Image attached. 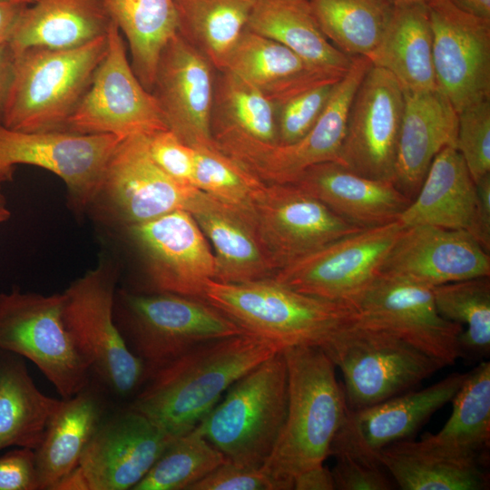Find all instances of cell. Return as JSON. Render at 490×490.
<instances>
[{"mask_svg":"<svg viewBox=\"0 0 490 490\" xmlns=\"http://www.w3.org/2000/svg\"><path fill=\"white\" fill-rule=\"evenodd\" d=\"M339 80L310 86L274 103L277 143H292L309 132L322 114Z\"/></svg>","mask_w":490,"mask_h":490,"instance_id":"cell-43","label":"cell"},{"mask_svg":"<svg viewBox=\"0 0 490 490\" xmlns=\"http://www.w3.org/2000/svg\"><path fill=\"white\" fill-rule=\"evenodd\" d=\"M121 138L67 131L19 132L0 125V178L13 179L15 165L41 167L61 178L77 211L93 203L108 162Z\"/></svg>","mask_w":490,"mask_h":490,"instance_id":"cell-12","label":"cell"},{"mask_svg":"<svg viewBox=\"0 0 490 490\" xmlns=\"http://www.w3.org/2000/svg\"><path fill=\"white\" fill-rule=\"evenodd\" d=\"M189 490H280L261 468L237 466L227 459Z\"/></svg>","mask_w":490,"mask_h":490,"instance_id":"cell-46","label":"cell"},{"mask_svg":"<svg viewBox=\"0 0 490 490\" xmlns=\"http://www.w3.org/2000/svg\"><path fill=\"white\" fill-rule=\"evenodd\" d=\"M108 48L107 34L72 49L33 46L15 54L2 125L64 131Z\"/></svg>","mask_w":490,"mask_h":490,"instance_id":"cell-4","label":"cell"},{"mask_svg":"<svg viewBox=\"0 0 490 490\" xmlns=\"http://www.w3.org/2000/svg\"><path fill=\"white\" fill-rule=\"evenodd\" d=\"M217 70L179 34L163 46L152 93L169 131L193 149L217 148L211 112Z\"/></svg>","mask_w":490,"mask_h":490,"instance_id":"cell-19","label":"cell"},{"mask_svg":"<svg viewBox=\"0 0 490 490\" xmlns=\"http://www.w3.org/2000/svg\"><path fill=\"white\" fill-rule=\"evenodd\" d=\"M348 305L357 324L388 332L445 367L461 357L463 327L439 314L430 287L379 274Z\"/></svg>","mask_w":490,"mask_h":490,"instance_id":"cell-14","label":"cell"},{"mask_svg":"<svg viewBox=\"0 0 490 490\" xmlns=\"http://www.w3.org/2000/svg\"><path fill=\"white\" fill-rule=\"evenodd\" d=\"M456 148L475 182L490 173V99L475 103L458 113Z\"/></svg>","mask_w":490,"mask_h":490,"instance_id":"cell-44","label":"cell"},{"mask_svg":"<svg viewBox=\"0 0 490 490\" xmlns=\"http://www.w3.org/2000/svg\"><path fill=\"white\" fill-rule=\"evenodd\" d=\"M127 230L145 265L148 293L204 299L206 285L215 279V259L188 211L175 210Z\"/></svg>","mask_w":490,"mask_h":490,"instance_id":"cell-17","label":"cell"},{"mask_svg":"<svg viewBox=\"0 0 490 490\" xmlns=\"http://www.w3.org/2000/svg\"><path fill=\"white\" fill-rule=\"evenodd\" d=\"M281 348L244 332L199 344L145 378L128 406L168 434L193 429L223 392Z\"/></svg>","mask_w":490,"mask_h":490,"instance_id":"cell-1","label":"cell"},{"mask_svg":"<svg viewBox=\"0 0 490 490\" xmlns=\"http://www.w3.org/2000/svg\"><path fill=\"white\" fill-rule=\"evenodd\" d=\"M113 20L102 0H35L22 11L9 44L72 49L107 34Z\"/></svg>","mask_w":490,"mask_h":490,"instance_id":"cell-31","label":"cell"},{"mask_svg":"<svg viewBox=\"0 0 490 490\" xmlns=\"http://www.w3.org/2000/svg\"><path fill=\"white\" fill-rule=\"evenodd\" d=\"M436 307L446 319L459 324L461 357L490 352V279L478 277L432 288Z\"/></svg>","mask_w":490,"mask_h":490,"instance_id":"cell-40","label":"cell"},{"mask_svg":"<svg viewBox=\"0 0 490 490\" xmlns=\"http://www.w3.org/2000/svg\"><path fill=\"white\" fill-rule=\"evenodd\" d=\"M252 218L275 269L302 258L358 228L291 183H262L252 200Z\"/></svg>","mask_w":490,"mask_h":490,"instance_id":"cell-15","label":"cell"},{"mask_svg":"<svg viewBox=\"0 0 490 490\" xmlns=\"http://www.w3.org/2000/svg\"><path fill=\"white\" fill-rule=\"evenodd\" d=\"M291 184L361 229L397 220L411 201L393 181L361 176L337 162L312 165Z\"/></svg>","mask_w":490,"mask_h":490,"instance_id":"cell-25","label":"cell"},{"mask_svg":"<svg viewBox=\"0 0 490 490\" xmlns=\"http://www.w3.org/2000/svg\"><path fill=\"white\" fill-rule=\"evenodd\" d=\"M115 285L113 265L100 262L63 292V318L91 373L112 393L126 397L139 390L146 371L115 323Z\"/></svg>","mask_w":490,"mask_h":490,"instance_id":"cell-7","label":"cell"},{"mask_svg":"<svg viewBox=\"0 0 490 490\" xmlns=\"http://www.w3.org/2000/svg\"><path fill=\"white\" fill-rule=\"evenodd\" d=\"M372 65L367 56H353L348 71L338 82L322 114L299 140L270 143L233 135L216 134L218 150L267 184L292 183L305 170L338 162L354 95Z\"/></svg>","mask_w":490,"mask_h":490,"instance_id":"cell-9","label":"cell"},{"mask_svg":"<svg viewBox=\"0 0 490 490\" xmlns=\"http://www.w3.org/2000/svg\"><path fill=\"white\" fill-rule=\"evenodd\" d=\"M177 34L217 71L247 28L255 0H173Z\"/></svg>","mask_w":490,"mask_h":490,"instance_id":"cell-35","label":"cell"},{"mask_svg":"<svg viewBox=\"0 0 490 490\" xmlns=\"http://www.w3.org/2000/svg\"><path fill=\"white\" fill-rule=\"evenodd\" d=\"M105 416L103 401L90 385L74 397L61 400L42 443L34 450L40 490H53L79 466Z\"/></svg>","mask_w":490,"mask_h":490,"instance_id":"cell-32","label":"cell"},{"mask_svg":"<svg viewBox=\"0 0 490 490\" xmlns=\"http://www.w3.org/2000/svg\"><path fill=\"white\" fill-rule=\"evenodd\" d=\"M194 150L193 187L252 218L253 196L263 181L217 148Z\"/></svg>","mask_w":490,"mask_h":490,"instance_id":"cell-42","label":"cell"},{"mask_svg":"<svg viewBox=\"0 0 490 490\" xmlns=\"http://www.w3.org/2000/svg\"><path fill=\"white\" fill-rule=\"evenodd\" d=\"M395 3L396 2H399V1H407V0H393ZM425 1H428V0H425Z\"/></svg>","mask_w":490,"mask_h":490,"instance_id":"cell-57","label":"cell"},{"mask_svg":"<svg viewBox=\"0 0 490 490\" xmlns=\"http://www.w3.org/2000/svg\"><path fill=\"white\" fill-rule=\"evenodd\" d=\"M148 136L132 135L119 142L95 200L101 199L112 216L126 227L185 210L195 188L180 184L157 165L149 151Z\"/></svg>","mask_w":490,"mask_h":490,"instance_id":"cell-20","label":"cell"},{"mask_svg":"<svg viewBox=\"0 0 490 490\" xmlns=\"http://www.w3.org/2000/svg\"><path fill=\"white\" fill-rule=\"evenodd\" d=\"M437 89L457 113L490 99V19L450 0L427 1Z\"/></svg>","mask_w":490,"mask_h":490,"instance_id":"cell-18","label":"cell"},{"mask_svg":"<svg viewBox=\"0 0 490 490\" xmlns=\"http://www.w3.org/2000/svg\"><path fill=\"white\" fill-rule=\"evenodd\" d=\"M466 377V373H453L419 391L403 393L358 410L348 408L329 456L345 454L380 464V451L407 439L436 411L452 401Z\"/></svg>","mask_w":490,"mask_h":490,"instance_id":"cell-22","label":"cell"},{"mask_svg":"<svg viewBox=\"0 0 490 490\" xmlns=\"http://www.w3.org/2000/svg\"><path fill=\"white\" fill-rule=\"evenodd\" d=\"M211 133L277 142L276 105L260 90L227 71L216 72ZM213 138V137H212Z\"/></svg>","mask_w":490,"mask_h":490,"instance_id":"cell-38","label":"cell"},{"mask_svg":"<svg viewBox=\"0 0 490 490\" xmlns=\"http://www.w3.org/2000/svg\"><path fill=\"white\" fill-rule=\"evenodd\" d=\"M175 437L127 407L105 416L78 466L89 490H132Z\"/></svg>","mask_w":490,"mask_h":490,"instance_id":"cell-21","label":"cell"},{"mask_svg":"<svg viewBox=\"0 0 490 490\" xmlns=\"http://www.w3.org/2000/svg\"><path fill=\"white\" fill-rule=\"evenodd\" d=\"M378 461L403 490H483L489 486L485 458L419 441L399 440L385 446Z\"/></svg>","mask_w":490,"mask_h":490,"instance_id":"cell-28","label":"cell"},{"mask_svg":"<svg viewBox=\"0 0 490 490\" xmlns=\"http://www.w3.org/2000/svg\"><path fill=\"white\" fill-rule=\"evenodd\" d=\"M477 193L476 241L490 252V173L475 181Z\"/></svg>","mask_w":490,"mask_h":490,"instance_id":"cell-49","label":"cell"},{"mask_svg":"<svg viewBox=\"0 0 490 490\" xmlns=\"http://www.w3.org/2000/svg\"><path fill=\"white\" fill-rule=\"evenodd\" d=\"M404 106L398 81L371 65L351 103L337 162L361 176L393 181Z\"/></svg>","mask_w":490,"mask_h":490,"instance_id":"cell-16","label":"cell"},{"mask_svg":"<svg viewBox=\"0 0 490 490\" xmlns=\"http://www.w3.org/2000/svg\"><path fill=\"white\" fill-rule=\"evenodd\" d=\"M204 299L245 332L278 345L323 348L354 320L351 307L296 291L272 278L242 283L211 280Z\"/></svg>","mask_w":490,"mask_h":490,"instance_id":"cell-3","label":"cell"},{"mask_svg":"<svg viewBox=\"0 0 490 490\" xmlns=\"http://www.w3.org/2000/svg\"><path fill=\"white\" fill-rule=\"evenodd\" d=\"M336 466L331 470L335 489L389 490L391 482L377 463L362 460L348 455H336Z\"/></svg>","mask_w":490,"mask_h":490,"instance_id":"cell-47","label":"cell"},{"mask_svg":"<svg viewBox=\"0 0 490 490\" xmlns=\"http://www.w3.org/2000/svg\"><path fill=\"white\" fill-rule=\"evenodd\" d=\"M222 70L240 77L273 103L344 76L321 70L280 43L247 28Z\"/></svg>","mask_w":490,"mask_h":490,"instance_id":"cell-30","label":"cell"},{"mask_svg":"<svg viewBox=\"0 0 490 490\" xmlns=\"http://www.w3.org/2000/svg\"><path fill=\"white\" fill-rule=\"evenodd\" d=\"M26 5L14 0H0V45L9 43L18 18Z\"/></svg>","mask_w":490,"mask_h":490,"instance_id":"cell-52","label":"cell"},{"mask_svg":"<svg viewBox=\"0 0 490 490\" xmlns=\"http://www.w3.org/2000/svg\"><path fill=\"white\" fill-rule=\"evenodd\" d=\"M5 182L0 178V225L5 222L10 217L11 212L7 207L6 199L2 191V185Z\"/></svg>","mask_w":490,"mask_h":490,"instance_id":"cell-55","label":"cell"},{"mask_svg":"<svg viewBox=\"0 0 490 490\" xmlns=\"http://www.w3.org/2000/svg\"><path fill=\"white\" fill-rule=\"evenodd\" d=\"M282 351L288 376L287 414L261 469L280 490H290L297 475L329 456L348 407L336 367L321 348L295 346Z\"/></svg>","mask_w":490,"mask_h":490,"instance_id":"cell-2","label":"cell"},{"mask_svg":"<svg viewBox=\"0 0 490 490\" xmlns=\"http://www.w3.org/2000/svg\"><path fill=\"white\" fill-rule=\"evenodd\" d=\"M107 39V52L64 131L113 134L123 140L168 130L156 98L135 75L122 34L113 21Z\"/></svg>","mask_w":490,"mask_h":490,"instance_id":"cell-11","label":"cell"},{"mask_svg":"<svg viewBox=\"0 0 490 490\" xmlns=\"http://www.w3.org/2000/svg\"><path fill=\"white\" fill-rule=\"evenodd\" d=\"M112 20L125 36L132 68L152 92L160 54L177 34L173 0H102Z\"/></svg>","mask_w":490,"mask_h":490,"instance_id":"cell-36","label":"cell"},{"mask_svg":"<svg viewBox=\"0 0 490 490\" xmlns=\"http://www.w3.org/2000/svg\"><path fill=\"white\" fill-rule=\"evenodd\" d=\"M60 403L38 389L21 357L0 360V451L36 450Z\"/></svg>","mask_w":490,"mask_h":490,"instance_id":"cell-34","label":"cell"},{"mask_svg":"<svg viewBox=\"0 0 490 490\" xmlns=\"http://www.w3.org/2000/svg\"><path fill=\"white\" fill-rule=\"evenodd\" d=\"M225 460L195 426L171 442L132 490H189Z\"/></svg>","mask_w":490,"mask_h":490,"instance_id":"cell-41","label":"cell"},{"mask_svg":"<svg viewBox=\"0 0 490 490\" xmlns=\"http://www.w3.org/2000/svg\"><path fill=\"white\" fill-rule=\"evenodd\" d=\"M452 413L436 434L423 438L453 452L486 458L490 446V363L466 373L452 399Z\"/></svg>","mask_w":490,"mask_h":490,"instance_id":"cell-37","label":"cell"},{"mask_svg":"<svg viewBox=\"0 0 490 490\" xmlns=\"http://www.w3.org/2000/svg\"><path fill=\"white\" fill-rule=\"evenodd\" d=\"M113 317L146 377L199 344L245 332L206 300L173 293L116 291Z\"/></svg>","mask_w":490,"mask_h":490,"instance_id":"cell-6","label":"cell"},{"mask_svg":"<svg viewBox=\"0 0 490 490\" xmlns=\"http://www.w3.org/2000/svg\"><path fill=\"white\" fill-rule=\"evenodd\" d=\"M380 274L430 288L490 277V252L465 230L415 225L402 229Z\"/></svg>","mask_w":490,"mask_h":490,"instance_id":"cell-23","label":"cell"},{"mask_svg":"<svg viewBox=\"0 0 490 490\" xmlns=\"http://www.w3.org/2000/svg\"><path fill=\"white\" fill-rule=\"evenodd\" d=\"M295 490H334L335 482L331 470L323 464L304 470L293 479Z\"/></svg>","mask_w":490,"mask_h":490,"instance_id":"cell-50","label":"cell"},{"mask_svg":"<svg viewBox=\"0 0 490 490\" xmlns=\"http://www.w3.org/2000/svg\"><path fill=\"white\" fill-rule=\"evenodd\" d=\"M288 376L282 349L240 377L196 426L228 461L261 468L284 425Z\"/></svg>","mask_w":490,"mask_h":490,"instance_id":"cell-5","label":"cell"},{"mask_svg":"<svg viewBox=\"0 0 490 490\" xmlns=\"http://www.w3.org/2000/svg\"><path fill=\"white\" fill-rule=\"evenodd\" d=\"M397 220L404 228L432 225L465 230L475 240V182L455 146H446L435 156L417 194Z\"/></svg>","mask_w":490,"mask_h":490,"instance_id":"cell-27","label":"cell"},{"mask_svg":"<svg viewBox=\"0 0 490 490\" xmlns=\"http://www.w3.org/2000/svg\"><path fill=\"white\" fill-rule=\"evenodd\" d=\"M64 294L13 289L0 293V350L33 362L69 398L90 384V368L64 318Z\"/></svg>","mask_w":490,"mask_h":490,"instance_id":"cell-10","label":"cell"},{"mask_svg":"<svg viewBox=\"0 0 490 490\" xmlns=\"http://www.w3.org/2000/svg\"><path fill=\"white\" fill-rule=\"evenodd\" d=\"M459 8L475 15L490 19V0H450Z\"/></svg>","mask_w":490,"mask_h":490,"instance_id":"cell-54","label":"cell"},{"mask_svg":"<svg viewBox=\"0 0 490 490\" xmlns=\"http://www.w3.org/2000/svg\"><path fill=\"white\" fill-rule=\"evenodd\" d=\"M14 1H16V2H19V3H22V4H24V5H31V4H33L35 0H14Z\"/></svg>","mask_w":490,"mask_h":490,"instance_id":"cell-56","label":"cell"},{"mask_svg":"<svg viewBox=\"0 0 490 490\" xmlns=\"http://www.w3.org/2000/svg\"><path fill=\"white\" fill-rule=\"evenodd\" d=\"M152 158L174 181L193 187L195 150L183 143L169 130L148 136Z\"/></svg>","mask_w":490,"mask_h":490,"instance_id":"cell-45","label":"cell"},{"mask_svg":"<svg viewBox=\"0 0 490 490\" xmlns=\"http://www.w3.org/2000/svg\"><path fill=\"white\" fill-rule=\"evenodd\" d=\"M247 29L280 43L326 72L344 75L351 65L352 57L322 32L309 0H255Z\"/></svg>","mask_w":490,"mask_h":490,"instance_id":"cell-33","label":"cell"},{"mask_svg":"<svg viewBox=\"0 0 490 490\" xmlns=\"http://www.w3.org/2000/svg\"><path fill=\"white\" fill-rule=\"evenodd\" d=\"M185 210L213 247L214 280L242 283L274 275L250 216L196 188L191 190Z\"/></svg>","mask_w":490,"mask_h":490,"instance_id":"cell-24","label":"cell"},{"mask_svg":"<svg viewBox=\"0 0 490 490\" xmlns=\"http://www.w3.org/2000/svg\"><path fill=\"white\" fill-rule=\"evenodd\" d=\"M404 93L393 182L412 201L435 156L446 146L456 147L458 113L438 89Z\"/></svg>","mask_w":490,"mask_h":490,"instance_id":"cell-26","label":"cell"},{"mask_svg":"<svg viewBox=\"0 0 490 490\" xmlns=\"http://www.w3.org/2000/svg\"><path fill=\"white\" fill-rule=\"evenodd\" d=\"M342 372L347 407L358 410L407 392L444 364L384 330L342 328L322 348Z\"/></svg>","mask_w":490,"mask_h":490,"instance_id":"cell-8","label":"cell"},{"mask_svg":"<svg viewBox=\"0 0 490 490\" xmlns=\"http://www.w3.org/2000/svg\"><path fill=\"white\" fill-rule=\"evenodd\" d=\"M432 51L427 1L407 0L395 3L382 38L367 57L390 73L405 91L424 92L437 89Z\"/></svg>","mask_w":490,"mask_h":490,"instance_id":"cell-29","label":"cell"},{"mask_svg":"<svg viewBox=\"0 0 490 490\" xmlns=\"http://www.w3.org/2000/svg\"><path fill=\"white\" fill-rule=\"evenodd\" d=\"M326 37L348 56H368L392 17L393 0H309Z\"/></svg>","mask_w":490,"mask_h":490,"instance_id":"cell-39","label":"cell"},{"mask_svg":"<svg viewBox=\"0 0 490 490\" xmlns=\"http://www.w3.org/2000/svg\"><path fill=\"white\" fill-rule=\"evenodd\" d=\"M0 490H40L34 450L19 447L0 456Z\"/></svg>","mask_w":490,"mask_h":490,"instance_id":"cell-48","label":"cell"},{"mask_svg":"<svg viewBox=\"0 0 490 490\" xmlns=\"http://www.w3.org/2000/svg\"><path fill=\"white\" fill-rule=\"evenodd\" d=\"M14 60L15 54L9 43L0 45V125L12 81Z\"/></svg>","mask_w":490,"mask_h":490,"instance_id":"cell-51","label":"cell"},{"mask_svg":"<svg viewBox=\"0 0 490 490\" xmlns=\"http://www.w3.org/2000/svg\"><path fill=\"white\" fill-rule=\"evenodd\" d=\"M53 490H89V488L81 469L77 466L60 480Z\"/></svg>","mask_w":490,"mask_h":490,"instance_id":"cell-53","label":"cell"},{"mask_svg":"<svg viewBox=\"0 0 490 490\" xmlns=\"http://www.w3.org/2000/svg\"><path fill=\"white\" fill-rule=\"evenodd\" d=\"M403 228L396 220L359 230L282 267L271 278L296 291L348 305L380 274Z\"/></svg>","mask_w":490,"mask_h":490,"instance_id":"cell-13","label":"cell"}]
</instances>
